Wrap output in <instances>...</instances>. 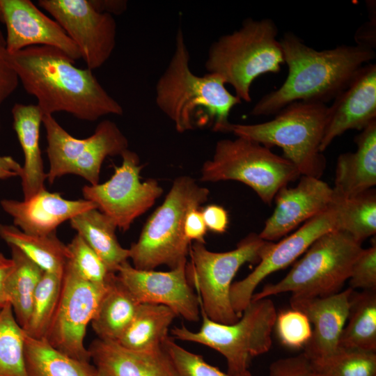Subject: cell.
I'll use <instances>...</instances> for the list:
<instances>
[{
  "label": "cell",
  "mask_w": 376,
  "mask_h": 376,
  "mask_svg": "<svg viewBox=\"0 0 376 376\" xmlns=\"http://www.w3.org/2000/svg\"><path fill=\"white\" fill-rule=\"evenodd\" d=\"M8 60L27 93L43 116L63 111L86 121L121 116L123 108L97 79L93 70L79 68L61 50L31 46L8 53Z\"/></svg>",
  "instance_id": "cell-1"
},
{
  "label": "cell",
  "mask_w": 376,
  "mask_h": 376,
  "mask_svg": "<svg viewBox=\"0 0 376 376\" xmlns=\"http://www.w3.org/2000/svg\"><path fill=\"white\" fill-rule=\"evenodd\" d=\"M279 42L288 76L279 88L264 95L253 107V116L274 114L299 101L326 104L376 56L375 49L359 45L318 51L292 32L285 33Z\"/></svg>",
  "instance_id": "cell-2"
},
{
  "label": "cell",
  "mask_w": 376,
  "mask_h": 376,
  "mask_svg": "<svg viewBox=\"0 0 376 376\" xmlns=\"http://www.w3.org/2000/svg\"><path fill=\"white\" fill-rule=\"evenodd\" d=\"M189 61L183 30L179 27L173 56L156 84L157 106L178 132L205 126L214 132H230V111L242 101L227 90L219 75L192 72Z\"/></svg>",
  "instance_id": "cell-3"
},
{
  "label": "cell",
  "mask_w": 376,
  "mask_h": 376,
  "mask_svg": "<svg viewBox=\"0 0 376 376\" xmlns=\"http://www.w3.org/2000/svg\"><path fill=\"white\" fill-rule=\"evenodd\" d=\"M277 33L271 19H246L238 29L210 45L205 67L230 85L242 101L250 102L254 80L263 74L279 72L284 63Z\"/></svg>",
  "instance_id": "cell-4"
},
{
  "label": "cell",
  "mask_w": 376,
  "mask_h": 376,
  "mask_svg": "<svg viewBox=\"0 0 376 376\" xmlns=\"http://www.w3.org/2000/svg\"><path fill=\"white\" fill-rule=\"evenodd\" d=\"M209 190L190 176L178 177L164 201L145 224L138 240L132 244L130 258L133 267L155 270L161 265L170 269L187 263L190 243L184 233L188 212L207 201Z\"/></svg>",
  "instance_id": "cell-5"
},
{
  "label": "cell",
  "mask_w": 376,
  "mask_h": 376,
  "mask_svg": "<svg viewBox=\"0 0 376 376\" xmlns=\"http://www.w3.org/2000/svg\"><path fill=\"white\" fill-rule=\"evenodd\" d=\"M328 106L314 102H295L276 113L271 120L257 124H233L230 132L269 148H281L301 175L320 178L326 158L320 151Z\"/></svg>",
  "instance_id": "cell-6"
},
{
  "label": "cell",
  "mask_w": 376,
  "mask_h": 376,
  "mask_svg": "<svg viewBox=\"0 0 376 376\" xmlns=\"http://www.w3.org/2000/svg\"><path fill=\"white\" fill-rule=\"evenodd\" d=\"M200 311L199 331H192L182 324L171 330L172 338L201 344L219 352L226 361L227 373L233 376H251L249 368L252 359L267 352L272 346L277 313L271 299L251 300L233 324L214 322Z\"/></svg>",
  "instance_id": "cell-7"
},
{
  "label": "cell",
  "mask_w": 376,
  "mask_h": 376,
  "mask_svg": "<svg viewBox=\"0 0 376 376\" xmlns=\"http://www.w3.org/2000/svg\"><path fill=\"white\" fill-rule=\"evenodd\" d=\"M347 232L336 229L317 239L279 281L268 283L251 300L291 292L297 297H324L341 291L363 249Z\"/></svg>",
  "instance_id": "cell-8"
},
{
  "label": "cell",
  "mask_w": 376,
  "mask_h": 376,
  "mask_svg": "<svg viewBox=\"0 0 376 376\" xmlns=\"http://www.w3.org/2000/svg\"><path fill=\"white\" fill-rule=\"evenodd\" d=\"M273 243L251 233L234 249L226 252L209 251L205 243L199 242L190 246L191 260L186 265L187 279L197 292L200 309L209 319L222 324L239 320L230 298L233 279L245 263H258Z\"/></svg>",
  "instance_id": "cell-9"
},
{
  "label": "cell",
  "mask_w": 376,
  "mask_h": 376,
  "mask_svg": "<svg viewBox=\"0 0 376 376\" xmlns=\"http://www.w3.org/2000/svg\"><path fill=\"white\" fill-rule=\"evenodd\" d=\"M301 176L287 159L254 141L237 136L217 142L211 159L201 169V180H235L251 187L271 205L280 189Z\"/></svg>",
  "instance_id": "cell-10"
},
{
  "label": "cell",
  "mask_w": 376,
  "mask_h": 376,
  "mask_svg": "<svg viewBox=\"0 0 376 376\" xmlns=\"http://www.w3.org/2000/svg\"><path fill=\"white\" fill-rule=\"evenodd\" d=\"M121 157V165L113 166L114 173L109 180L86 185L82 194L84 199L93 202L118 228L126 231L154 205L163 189L155 179L140 180L143 166L136 152L127 149Z\"/></svg>",
  "instance_id": "cell-11"
},
{
  "label": "cell",
  "mask_w": 376,
  "mask_h": 376,
  "mask_svg": "<svg viewBox=\"0 0 376 376\" xmlns=\"http://www.w3.org/2000/svg\"><path fill=\"white\" fill-rule=\"evenodd\" d=\"M109 280L104 284L91 283L65 264L60 299L45 337L54 348L77 360L91 361L84 340Z\"/></svg>",
  "instance_id": "cell-12"
},
{
  "label": "cell",
  "mask_w": 376,
  "mask_h": 376,
  "mask_svg": "<svg viewBox=\"0 0 376 376\" xmlns=\"http://www.w3.org/2000/svg\"><path fill=\"white\" fill-rule=\"evenodd\" d=\"M38 3L76 45L87 68H99L109 60L116 43L113 15L96 10L90 0H39Z\"/></svg>",
  "instance_id": "cell-13"
},
{
  "label": "cell",
  "mask_w": 376,
  "mask_h": 376,
  "mask_svg": "<svg viewBox=\"0 0 376 376\" xmlns=\"http://www.w3.org/2000/svg\"><path fill=\"white\" fill-rule=\"evenodd\" d=\"M338 207L334 201L329 209L306 221L295 232L279 242L273 243L249 274L232 283L230 302L240 318L262 281L295 261L320 236L338 229Z\"/></svg>",
  "instance_id": "cell-14"
},
{
  "label": "cell",
  "mask_w": 376,
  "mask_h": 376,
  "mask_svg": "<svg viewBox=\"0 0 376 376\" xmlns=\"http://www.w3.org/2000/svg\"><path fill=\"white\" fill-rule=\"evenodd\" d=\"M186 265L159 272L138 269L127 260L118 267L116 274L139 304L163 305L177 317L197 322L201 314L199 299L187 279Z\"/></svg>",
  "instance_id": "cell-15"
},
{
  "label": "cell",
  "mask_w": 376,
  "mask_h": 376,
  "mask_svg": "<svg viewBox=\"0 0 376 376\" xmlns=\"http://www.w3.org/2000/svg\"><path fill=\"white\" fill-rule=\"evenodd\" d=\"M1 19L6 26V48L10 54L31 46L56 47L75 62L79 51L59 24L29 0H0Z\"/></svg>",
  "instance_id": "cell-16"
},
{
  "label": "cell",
  "mask_w": 376,
  "mask_h": 376,
  "mask_svg": "<svg viewBox=\"0 0 376 376\" xmlns=\"http://www.w3.org/2000/svg\"><path fill=\"white\" fill-rule=\"evenodd\" d=\"M274 200V210L258 234L269 242L281 239L301 224L329 209L335 196L333 188L320 178L301 175L297 186L282 187Z\"/></svg>",
  "instance_id": "cell-17"
},
{
  "label": "cell",
  "mask_w": 376,
  "mask_h": 376,
  "mask_svg": "<svg viewBox=\"0 0 376 376\" xmlns=\"http://www.w3.org/2000/svg\"><path fill=\"white\" fill-rule=\"evenodd\" d=\"M375 120L376 65L368 63L358 70L328 107L320 151L323 152L337 136L347 130L361 131Z\"/></svg>",
  "instance_id": "cell-18"
},
{
  "label": "cell",
  "mask_w": 376,
  "mask_h": 376,
  "mask_svg": "<svg viewBox=\"0 0 376 376\" xmlns=\"http://www.w3.org/2000/svg\"><path fill=\"white\" fill-rule=\"evenodd\" d=\"M352 291L348 288L324 297H290L291 308L304 313L311 324V336L303 352L311 361L325 359L338 348Z\"/></svg>",
  "instance_id": "cell-19"
},
{
  "label": "cell",
  "mask_w": 376,
  "mask_h": 376,
  "mask_svg": "<svg viewBox=\"0 0 376 376\" xmlns=\"http://www.w3.org/2000/svg\"><path fill=\"white\" fill-rule=\"evenodd\" d=\"M0 205L13 218L15 226L24 233L37 235L54 233L64 221L97 208L90 201L68 200L45 188L26 200L3 199Z\"/></svg>",
  "instance_id": "cell-20"
},
{
  "label": "cell",
  "mask_w": 376,
  "mask_h": 376,
  "mask_svg": "<svg viewBox=\"0 0 376 376\" xmlns=\"http://www.w3.org/2000/svg\"><path fill=\"white\" fill-rule=\"evenodd\" d=\"M95 368L108 376H178L166 351L134 352L113 340H94L88 347Z\"/></svg>",
  "instance_id": "cell-21"
},
{
  "label": "cell",
  "mask_w": 376,
  "mask_h": 376,
  "mask_svg": "<svg viewBox=\"0 0 376 376\" xmlns=\"http://www.w3.org/2000/svg\"><path fill=\"white\" fill-rule=\"evenodd\" d=\"M357 150L340 154L336 162L334 185L337 198L346 199L376 185V120L355 136Z\"/></svg>",
  "instance_id": "cell-22"
},
{
  "label": "cell",
  "mask_w": 376,
  "mask_h": 376,
  "mask_svg": "<svg viewBox=\"0 0 376 376\" xmlns=\"http://www.w3.org/2000/svg\"><path fill=\"white\" fill-rule=\"evenodd\" d=\"M11 112L13 129L24 157L21 179L24 200H26L45 189L47 180L39 146L43 114L37 104L21 103L15 104Z\"/></svg>",
  "instance_id": "cell-23"
},
{
  "label": "cell",
  "mask_w": 376,
  "mask_h": 376,
  "mask_svg": "<svg viewBox=\"0 0 376 376\" xmlns=\"http://www.w3.org/2000/svg\"><path fill=\"white\" fill-rule=\"evenodd\" d=\"M175 318L167 306L140 304L131 322L116 342L134 352L158 350L169 336V327Z\"/></svg>",
  "instance_id": "cell-24"
},
{
  "label": "cell",
  "mask_w": 376,
  "mask_h": 376,
  "mask_svg": "<svg viewBox=\"0 0 376 376\" xmlns=\"http://www.w3.org/2000/svg\"><path fill=\"white\" fill-rule=\"evenodd\" d=\"M75 229L103 261L110 272L130 258L129 249L117 240L113 222L97 208L84 212L70 220Z\"/></svg>",
  "instance_id": "cell-25"
},
{
  "label": "cell",
  "mask_w": 376,
  "mask_h": 376,
  "mask_svg": "<svg viewBox=\"0 0 376 376\" xmlns=\"http://www.w3.org/2000/svg\"><path fill=\"white\" fill-rule=\"evenodd\" d=\"M139 304L113 273L91 321L98 338L117 340L131 322Z\"/></svg>",
  "instance_id": "cell-26"
},
{
  "label": "cell",
  "mask_w": 376,
  "mask_h": 376,
  "mask_svg": "<svg viewBox=\"0 0 376 376\" xmlns=\"http://www.w3.org/2000/svg\"><path fill=\"white\" fill-rule=\"evenodd\" d=\"M24 363L27 376H94L91 362L77 360L54 348L45 338L25 333Z\"/></svg>",
  "instance_id": "cell-27"
},
{
  "label": "cell",
  "mask_w": 376,
  "mask_h": 376,
  "mask_svg": "<svg viewBox=\"0 0 376 376\" xmlns=\"http://www.w3.org/2000/svg\"><path fill=\"white\" fill-rule=\"evenodd\" d=\"M93 136L89 148L69 166L67 174L79 175L91 185H95L99 184L100 169L105 158L121 156L128 149L129 143L118 125L110 120H102Z\"/></svg>",
  "instance_id": "cell-28"
},
{
  "label": "cell",
  "mask_w": 376,
  "mask_h": 376,
  "mask_svg": "<svg viewBox=\"0 0 376 376\" xmlns=\"http://www.w3.org/2000/svg\"><path fill=\"white\" fill-rule=\"evenodd\" d=\"M0 237L8 246L18 248L44 272L64 271L69 252L56 232L45 235H31L15 226L0 224Z\"/></svg>",
  "instance_id": "cell-29"
},
{
  "label": "cell",
  "mask_w": 376,
  "mask_h": 376,
  "mask_svg": "<svg viewBox=\"0 0 376 376\" xmlns=\"http://www.w3.org/2000/svg\"><path fill=\"white\" fill-rule=\"evenodd\" d=\"M338 347L376 352V290H353Z\"/></svg>",
  "instance_id": "cell-30"
},
{
  "label": "cell",
  "mask_w": 376,
  "mask_h": 376,
  "mask_svg": "<svg viewBox=\"0 0 376 376\" xmlns=\"http://www.w3.org/2000/svg\"><path fill=\"white\" fill-rule=\"evenodd\" d=\"M14 266L6 288L15 318L24 330L29 323L33 299L44 271L18 248L9 245Z\"/></svg>",
  "instance_id": "cell-31"
},
{
  "label": "cell",
  "mask_w": 376,
  "mask_h": 376,
  "mask_svg": "<svg viewBox=\"0 0 376 376\" xmlns=\"http://www.w3.org/2000/svg\"><path fill=\"white\" fill-rule=\"evenodd\" d=\"M42 125L46 132V151L49 161L47 180L52 184L56 178L67 174L69 166L89 148L93 136L85 139L74 137L61 126L53 115L43 116Z\"/></svg>",
  "instance_id": "cell-32"
},
{
  "label": "cell",
  "mask_w": 376,
  "mask_h": 376,
  "mask_svg": "<svg viewBox=\"0 0 376 376\" xmlns=\"http://www.w3.org/2000/svg\"><path fill=\"white\" fill-rule=\"evenodd\" d=\"M338 212V229L361 243L376 233V193L370 189L352 198L335 197Z\"/></svg>",
  "instance_id": "cell-33"
},
{
  "label": "cell",
  "mask_w": 376,
  "mask_h": 376,
  "mask_svg": "<svg viewBox=\"0 0 376 376\" xmlns=\"http://www.w3.org/2000/svg\"><path fill=\"white\" fill-rule=\"evenodd\" d=\"M63 272H44L35 291L29 323L24 329L28 336L45 338L60 299Z\"/></svg>",
  "instance_id": "cell-34"
},
{
  "label": "cell",
  "mask_w": 376,
  "mask_h": 376,
  "mask_svg": "<svg viewBox=\"0 0 376 376\" xmlns=\"http://www.w3.org/2000/svg\"><path fill=\"white\" fill-rule=\"evenodd\" d=\"M24 338L25 331L8 304L0 309V376H27Z\"/></svg>",
  "instance_id": "cell-35"
},
{
  "label": "cell",
  "mask_w": 376,
  "mask_h": 376,
  "mask_svg": "<svg viewBox=\"0 0 376 376\" xmlns=\"http://www.w3.org/2000/svg\"><path fill=\"white\" fill-rule=\"evenodd\" d=\"M311 366L312 371L327 376H376V353L338 347L329 357L311 361Z\"/></svg>",
  "instance_id": "cell-36"
},
{
  "label": "cell",
  "mask_w": 376,
  "mask_h": 376,
  "mask_svg": "<svg viewBox=\"0 0 376 376\" xmlns=\"http://www.w3.org/2000/svg\"><path fill=\"white\" fill-rule=\"evenodd\" d=\"M69 257L66 262L79 276L97 284H104L113 272H110L101 258L85 240L77 234L67 245Z\"/></svg>",
  "instance_id": "cell-37"
},
{
  "label": "cell",
  "mask_w": 376,
  "mask_h": 376,
  "mask_svg": "<svg viewBox=\"0 0 376 376\" xmlns=\"http://www.w3.org/2000/svg\"><path fill=\"white\" fill-rule=\"evenodd\" d=\"M274 327L281 343L291 349L304 348L312 334L306 315L292 308L276 313Z\"/></svg>",
  "instance_id": "cell-38"
},
{
  "label": "cell",
  "mask_w": 376,
  "mask_h": 376,
  "mask_svg": "<svg viewBox=\"0 0 376 376\" xmlns=\"http://www.w3.org/2000/svg\"><path fill=\"white\" fill-rule=\"evenodd\" d=\"M169 355L178 376H233L207 363L201 355L177 344L169 336L162 344Z\"/></svg>",
  "instance_id": "cell-39"
},
{
  "label": "cell",
  "mask_w": 376,
  "mask_h": 376,
  "mask_svg": "<svg viewBox=\"0 0 376 376\" xmlns=\"http://www.w3.org/2000/svg\"><path fill=\"white\" fill-rule=\"evenodd\" d=\"M350 288L376 290V244L362 249L354 260L349 277Z\"/></svg>",
  "instance_id": "cell-40"
},
{
  "label": "cell",
  "mask_w": 376,
  "mask_h": 376,
  "mask_svg": "<svg viewBox=\"0 0 376 376\" xmlns=\"http://www.w3.org/2000/svg\"><path fill=\"white\" fill-rule=\"evenodd\" d=\"M19 78L8 60L5 36L0 30V104L17 88Z\"/></svg>",
  "instance_id": "cell-41"
},
{
  "label": "cell",
  "mask_w": 376,
  "mask_h": 376,
  "mask_svg": "<svg viewBox=\"0 0 376 376\" xmlns=\"http://www.w3.org/2000/svg\"><path fill=\"white\" fill-rule=\"evenodd\" d=\"M311 372V361L303 352L278 359L269 366V376H308Z\"/></svg>",
  "instance_id": "cell-42"
},
{
  "label": "cell",
  "mask_w": 376,
  "mask_h": 376,
  "mask_svg": "<svg viewBox=\"0 0 376 376\" xmlns=\"http://www.w3.org/2000/svg\"><path fill=\"white\" fill-rule=\"evenodd\" d=\"M201 212L207 230L217 233L226 231L229 219L228 212L223 207L215 204L209 205Z\"/></svg>",
  "instance_id": "cell-43"
},
{
  "label": "cell",
  "mask_w": 376,
  "mask_h": 376,
  "mask_svg": "<svg viewBox=\"0 0 376 376\" xmlns=\"http://www.w3.org/2000/svg\"><path fill=\"white\" fill-rule=\"evenodd\" d=\"M207 230L201 211L198 208L190 210L187 214L184 224L186 238L190 242L194 240L205 243L204 237Z\"/></svg>",
  "instance_id": "cell-44"
},
{
  "label": "cell",
  "mask_w": 376,
  "mask_h": 376,
  "mask_svg": "<svg viewBox=\"0 0 376 376\" xmlns=\"http://www.w3.org/2000/svg\"><path fill=\"white\" fill-rule=\"evenodd\" d=\"M357 45L373 49L375 47V15L371 16L368 22L362 26L356 33Z\"/></svg>",
  "instance_id": "cell-45"
},
{
  "label": "cell",
  "mask_w": 376,
  "mask_h": 376,
  "mask_svg": "<svg viewBox=\"0 0 376 376\" xmlns=\"http://www.w3.org/2000/svg\"><path fill=\"white\" fill-rule=\"evenodd\" d=\"M13 266L14 263L12 258H8L0 253V309L9 304L6 283Z\"/></svg>",
  "instance_id": "cell-46"
},
{
  "label": "cell",
  "mask_w": 376,
  "mask_h": 376,
  "mask_svg": "<svg viewBox=\"0 0 376 376\" xmlns=\"http://www.w3.org/2000/svg\"><path fill=\"white\" fill-rule=\"evenodd\" d=\"M90 2L96 10L113 16L121 15L127 7V2L124 0H90Z\"/></svg>",
  "instance_id": "cell-47"
},
{
  "label": "cell",
  "mask_w": 376,
  "mask_h": 376,
  "mask_svg": "<svg viewBox=\"0 0 376 376\" xmlns=\"http://www.w3.org/2000/svg\"><path fill=\"white\" fill-rule=\"evenodd\" d=\"M22 174V166L10 156L0 155V180L19 176Z\"/></svg>",
  "instance_id": "cell-48"
},
{
  "label": "cell",
  "mask_w": 376,
  "mask_h": 376,
  "mask_svg": "<svg viewBox=\"0 0 376 376\" xmlns=\"http://www.w3.org/2000/svg\"><path fill=\"white\" fill-rule=\"evenodd\" d=\"M94 376H108V375H107L106 374H104V373H102V371L96 368V371L95 373Z\"/></svg>",
  "instance_id": "cell-49"
},
{
  "label": "cell",
  "mask_w": 376,
  "mask_h": 376,
  "mask_svg": "<svg viewBox=\"0 0 376 376\" xmlns=\"http://www.w3.org/2000/svg\"><path fill=\"white\" fill-rule=\"evenodd\" d=\"M308 376H327V375L312 371Z\"/></svg>",
  "instance_id": "cell-50"
},
{
  "label": "cell",
  "mask_w": 376,
  "mask_h": 376,
  "mask_svg": "<svg viewBox=\"0 0 376 376\" xmlns=\"http://www.w3.org/2000/svg\"><path fill=\"white\" fill-rule=\"evenodd\" d=\"M0 17H1V8H0Z\"/></svg>",
  "instance_id": "cell-51"
}]
</instances>
